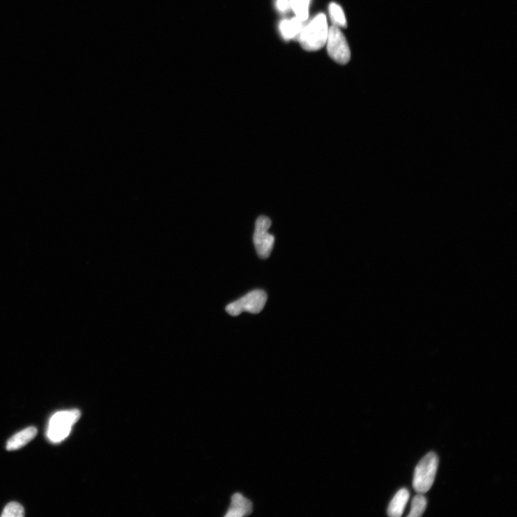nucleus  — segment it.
Returning a JSON list of instances; mask_svg holds the SVG:
<instances>
[{"label":"nucleus","mask_w":517,"mask_h":517,"mask_svg":"<svg viewBox=\"0 0 517 517\" xmlns=\"http://www.w3.org/2000/svg\"><path fill=\"white\" fill-rule=\"evenodd\" d=\"M328 33L326 17L318 15L307 26L303 28L299 36L302 48L308 52H316L325 45Z\"/></svg>","instance_id":"obj_1"},{"label":"nucleus","mask_w":517,"mask_h":517,"mask_svg":"<svg viewBox=\"0 0 517 517\" xmlns=\"http://www.w3.org/2000/svg\"><path fill=\"white\" fill-rule=\"evenodd\" d=\"M438 457L430 452L417 463L414 473L412 486L416 492L426 493L433 485L438 468Z\"/></svg>","instance_id":"obj_2"},{"label":"nucleus","mask_w":517,"mask_h":517,"mask_svg":"<svg viewBox=\"0 0 517 517\" xmlns=\"http://www.w3.org/2000/svg\"><path fill=\"white\" fill-rule=\"evenodd\" d=\"M81 417L77 409L60 411L55 413L49 421L47 436L54 443L64 440L72 431V429Z\"/></svg>","instance_id":"obj_3"},{"label":"nucleus","mask_w":517,"mask_h":517,"mask_svg":"<svg viewBox=\"0 0 517 517\" xmlns=\"http://www.w3.org/2000/svg\"><path fill=\"white\" fill-rule=\"evenodd\" d=\"M267 300L268 295L264 291L254 290L228 304L226 311L232 316H238L243 312L260 314L265 308Z\"/></svg>","instance_id":"obj_4"},{"label":"nucleus","mask_w":517,"mask_h":517,"mask_svg":"<svg viewBox=\"0 0 517 517\" xmlns=\"http://www.w3.org/2000/svg\"><path fill=\"white\" fill-rule=\"evenodd\" d=\"M271 225V220L265 216L256 221L253 241L256 252L261 258H268L273 249L275 238L268 232Z\"/></svg>","instance_id":"obj_5"},{"label":"nucleus","mask_w":517,"mask_h":517,"mask_svg":"<svg viewBox=\"0 0 517 517\" xmlns=\"http://www.w3.org/2000/svg\"><path fill=\"white\" fill-rule=\"evenodd\" d=\"M329 56L337 63L345 65L350 59V52L346 39L339 27L332 26L328 29L326 40Z\"/></svg>","instance_id":"obj_6"},{"label":"nucleus","mask_w":517,"mask_h":517,"mask_svg":"<svg viewBox=\"0 0 517 517\" xmlns=\"http://www.w3.org/2000/svg\"><path fill=\"white\" fill-rule=\"evenodd\" d=\"M253 504L251 501L245 498L241 493H235L231 497L229 509L226 514V517H243L252 514Z\"/></svg>","instance_id":"obj_7"},{"label":"nucleus","mask_w":517,"mask_h":517,"mask_svg":"<svg viewBox=\"0 0 517 517\" xmlns=\"http://www.w3.org/2000/svg\"><path fill=\"white\" fill-rule=\"evenodd\" d=\"M36 427H29L12 436L7 442V450L14 452L19 450L32 441L37 435Z\"/></svg>","instance_id":"obj_8"},{"label":"nucleus","mask_w":517,"mask_h":517,"mask_svg":"<svg viewBox=\"0 0 517 517\" xmlns=\"http://www.w3.org/2000/svg\"><path fill=\"white\" fill-rule=\"evenodd\" d=\"M410 499V492L406 488L399 490L391 501L387 514L392 517H401Z\"/></svg>","instance_id":"obj_9"},{"label":"nucleus","mask_w":517,"mask_h":517,"mask_svg":"<svg viewBox=\"0 0 517 517\" xmlns=\"http://www.w3.org/2000/svg\"><path fill=\"white\" fill-rule=\"evenodd\" d=\"M302 22L297 17L281 21L279 25L281 36L287 40L299 36L303 29Z\"/></svg>","instance_id":"obj_10"},{"label":"nucleus","mask_w":517,"mask_h":517,"mask_svg":"<svg viewBox=\"0 0 517 517\" xmlns=\"http://www.w3.org/2000/svg\"><path fill=\"white\" fill-rule=\"evenodd\" d=\"M311 0H291V7L295 12L296 17L302 21L309 17V8Z\"/></svg>","instance_id":"obj_11"},{"label":"nucleus","mask_w":517,"mask_h":517,"mask_svg":"<svg viewBox=\"0 0 517 517\" xmlns=\"http://www.w3.org/2000/svg\"><path fill=\"white\" fill-rule=\"evenodd\" d=\"M427 507V500L422 493L416 495L412 502L410 513L409 517H419L425 512Z\"/></svg>","instance_id":"obj_12"},{"label":"nucleus","mask_w":517,"mask_h":517,"mask_svg":"<svg viewBox=\"0 0 517 517\" xmlns=\"http://www.w3.org/2000/svg\"><path fill=\"white\" fill-rule=\"evenodd\" d=\"M329 13L335 26L346 28V19L341 6L334 3H331L329 6Z\"/></svg>","instance_id":"obj_13"},{"label":"nucleus","mask_w":517,"mask_h":517,"mask_svg":"<svg viewBox=\"0 0 517 517\" xmlns=\"http://www.w3.org/2000/svg\"><path fill=\"white\" fill-rule=\"evenodd\" d=\"M25 516V509L17 502H10L5 507L1 516L3 517H23Z\"/></svg>","instance_id":"obj_14"},{"label":"nucleus","mask_w":517,"mask_h":517,"mask_svg":"<svg viewBox=\"0 0 517 517\" xmlns=\"http://www.w3.org/2000/svg\"><path fill=\"white\" fill-rule=\"evenodd\" d=\"M277 7L281 12H286L291 7V3L289 0H277Z\"/></svg>","instance_id":"obj_15"}]
</instances>
